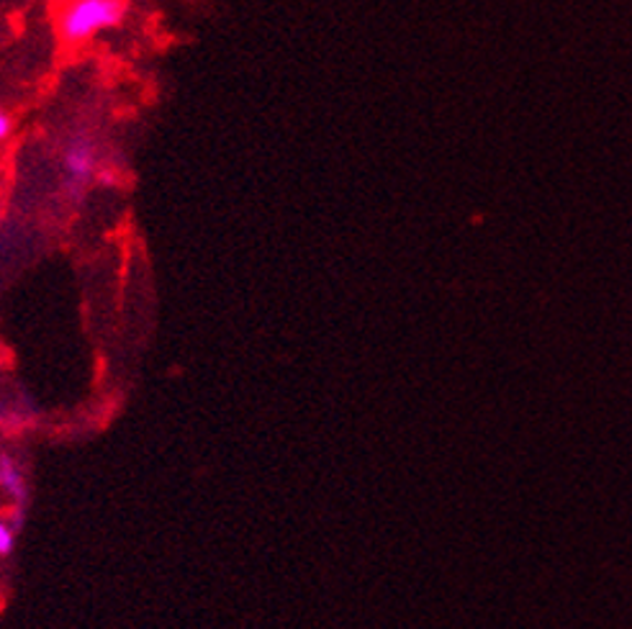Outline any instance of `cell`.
Listing matches in <instances>:
<instances>
[{
	"instance_id": "2",
	"label": "cell",
	"mask_w": 632,
	"mask_h": 629,
	"mask_svg": "<svg viewBox=\"0 0 632 629\" xmlns=\"http://www.w3.org/2000/svg\"><path fill=\"white\" fill-rule=\"evenodd\" d=\"M101 171V147L91 128H72L62 144V173H65V193L70 200L85 196L95 175Z\"/></svg>"
},
{
	"instance_id": "1",
	"label": "cell",
	"mask_w": 632,
	"mask_h": 629,
	"mask_svg": "<svg viewBox=\"0 0 632 629\" xmlns=\"http://www.w3.org/2000/svg\"><path fill=\"white\" fill-rule=\"evenodd\" d=\"M129 13V0H60L54 8V29L62 44L80 47L101 31L116 29Z\"/></svg>"
},
{
	"instance_id": "5",
	"label": "cell",
	"mask_w": 632,
	"mask_h": 629,
	"mask_svg": "<svg viewBox=\"0 0 632 629\" xmlns=\"http://www.w3.org/2000/svg\"><path fill=\"white\" fill-rule=\"evenodd\" d=\"M11 132H13V118L8 116L6 111H0V142H6Z\"/></svg>"
},
{
	"instance_id": "3",
	"label": "cell",
	"mask_w": 632,
	"mask_h": 629,
	"mask_svg": "<svg viewBox=\"0 0 632 629\" xmlns=\"http://www.w3.org/2000/svg\"><path fill=\"white\" fill-rule=\"evenodd\" d=\"M0 491L11 502V519L21 527L29 502V483L21 460L11 453H0Z\"/></svg>"
},
{
	"instance_id": "4",
	"label": "cell",
	"mask_w": 632,
	"mask_h": 629,
	"mask_svg": "<svg viewBox=\"0 0 632 629\" xmlns=\"http://www.w3.org/2000/svg\"><path fill=\"white\" fill-rule=\"evenodd\" d=\"M15 524L11 516L0 514V560L11 558L13 550H15Z\"/></svg>"
}]
</instances>
